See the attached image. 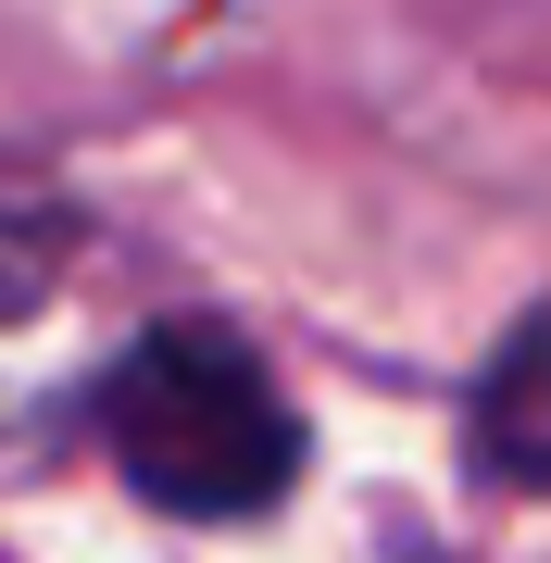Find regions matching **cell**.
<instances>
[{
    "label": "cell",
    "instance_id": "1",
    "mask_svg": "<svg viewBox=\"0 0 551 563\" xmlns=\"http://www.w3.org/2000/svg\"><path fill=\"white\" fill-rule=\"evenodd\" d=\"M88 439L176 526H251L301 488V401L225 313H151L125 339Z\"/></svg>",
    "mask_w": 551,
    "mask_h": 563
},
{
    "label": "cell",
    "instance_id": "2",
    "mask_svg": "<svg viewBox=\"0 0 551 563\" xmlns=\"http://www.w3.org/2000/svg\"><path fill=\"white\" fill-rule=\"evenodd\" d=\"M151 325L139 263L63 188H0V488L101 426L125 339Z\"/></svg>",
    "mask_w": 551,
    "mask_h": 563
},
{
    "label": "cell",
    "instance_id": "3",
    "mask_svg": "<svg viewBox=\"0 0 551 563\" xmlns=\"http://www.w3.org/2000/svg\"><path fill=\"white\" fill-rule=\"evenodd\" d=\"M464 439H476V463H489L502 488H539V501H551V301L502 325L489 376H476Z\"/></svg>",
    "mask_w": 551,
    "mask_h": 563
}]
</instances>
